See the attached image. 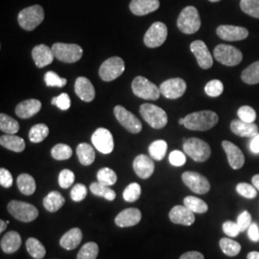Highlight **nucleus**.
<instances>
[{
    "label": "nucleus",
    "instance_id": "09e8293b",
    "mask_svg": "<svg viewBox=\"0 0 259 259\" xmlns=\"http://www.w3.org/2000/svg\"><path fill=\"white\" fill-rule=\"evenodd\" d=\"M236 191L238 194L247 199H254L257 195V189L253 185L246 183H240L236 185Z\"/></svg>",
    "mask_w": 259,
    "mask_h": 259
},
{
    "label": "nucleus",
    "instance_id": "680f3d73",
    "mask_svg": "<svg viewBox=\"0 0 259 259\" xmlns=\"http://www.w3.org/2000/svg\"><path fill=\"white\" fill-rule=\"evenodd\" d=\"M250 149L253 154H259V134L250 140Z\"/></svg>",
    "mask_w": 259,
    "mask_h": 259
},
{
    "label": "nucleus",
    "instance_id": "dca6fc26",
    "mask_svg": "<svg viewBox=\"0 0 259 259\" xmlns=\"http://www.w3.org/2000/svg\"><path fill=\"white\" fill-rule=\"evenodd\" d=\"M190 50L203 69H208L213 65V58L206 45L203 40H195L190 45Z\"/></svg>",
    "mask_w": 259,
    "mask_h": 259
},
{
    "label": "nucleus",
    "instance_id": "9d476101",
    "mask_svg": "<svg viewBox=\"0 0 259 259\" xmlns=\"http://www.w3.org/2000/svg\"><path fill=\"white\" fill-rule=\"evenodd\" d=\"M125 63L119 57H111L106 60L99 68V76L105 82H111L123 74Z\"/></svg>",
    "mask_w": 259,
    "mask_h": 259
},
{
    "label": "nucleus",
    "instance_id": "bf43d9fd",
    "mask_svg": "<svg viewBox=\"0 0 259 259\" xmlns=\"http://www.w3.org/2000/svg\"><path fill=\"white\" fill-rule=\"evenodd\" d=\"M248 236L252 242H258L259 227L256 223H251L250 228L248 229Z\"/></svg>",
    "mask_w": 259,
    "mask_h": 259
},
{
    "label": "nucleus",
    "instance_id": "58836bf2",
    "mask_svg": "<svg viewBox=\"0 0 259 259\" xmlns=\"http://www.w3.org/2000/svg\"><path fill=\"white\" fill-rule=\"evenodd\" d=\"M49 135V129L46 124H37L29 132V139L33 143L42 142Z\"/></svg>",
    "mask_w": 259,
    "mask_h": 259
},
{
    "label": "nucleus",
    "instance_id": "3c124183",
    "mask_svg": "<svg viewBox=\"0 0 259 259\" xmlns=\"http://www.w3.org/2000/svg\"><path fill=\"white\" fill-rule=\"evenodd\" d=\"M75 181L74 173L71 170L65 169L61 171L59 175V185L62 188H69L71 185H73Z\"/></svg>",
    "mask_w": 259,
    "mask_h": 259
},
{
    "label": "nucleus",
    "instance_id": "de8ad7c7",
    "mask_svg": "<svg viewBox=\"0 0 259 259\" xmlns=\"http://www.w3.org/2000/svg\"><path fill=\"white\" fill-rule=\"evenodd\" d=\"M45 82L47 87H58L63 88L67 83V80L65 78H61L54 71H48L45 75Z\"/></svg>",
    "mask_w": 259,
    "mask_h": 259
},
{
    "label": "nucleus",
    "instance_id": "ea45409f",
    "mask_svg": "<svg viewBox=\"0 0 259 259\" xmlns=\"http://www.w3.org/2000/svg\"><path fill=\"white\" fill-rule=\"evenodd\" d=\"M219 244L223 252L228 256H236L241 251L240 244L230 238H222Z\"/></svg>",
    "mask_w": 259,
    "mask_h": 259
},
{
    "label": "nucleus",
    "instance_id": "f8f14e48",
    "mask_svg": "<svg viewBox=\"0 0 259 259\" xmlns=\"http://www.w3.org/2000/svg\"><path fill=\"white\" fill-rule=\"evenodd\" d=\"M113 113L121 125L132 134H139L142 130V124L139 118L123 106H116Z\"/></svg>",
    "mask_w": 259,
    "mask_h": 259
},
{
    "label": "nucleus",
    "instance_id": "9b49d317",
    "mask_svg": "<svg viewBox=\"0 0 259 259\" xmlns=\"http://www.w3.org/2000/svg\"><path fill=\"white\" fill-rule=\"evenodd\" d=\"M168 30L167 26L162 23L157 21L153 23L147 32L144 35V44L147 47L150 48H156V47L162 46L166 40Z\"/></svg>",
    "mask_w": 259,
    "mask_h": 259
},
{
    "label": "nucleus",
    "instance_id": "a211bd4d",
    "mask_svg": "<svg viewBox=\"0 0 259 259\" xmlns=\"http://www.w3.org/2000/svg\"><path fill=\"white\" fill-rule=\"evenodd\" d=\"M222 146L227 154L229 163L232 169L238 170L242 168L245 163V157L240 148L228 140L223 141Z\"/></svg>",
    "mask_w": 259,
    "mask_h": 259
},
{
    "label": "nucleus",
    "instance_id": "13d9d810",
    "mask_svg": "<svg viewBox=\"0 0 259 259\" xmlns=\"http://www.w3.org/2000/svg\"><path fill=\"white\" fill-rule=\"evenodd\" d=\"M13 176L7 169H0V185L4 188H10L13 185Z\"/></svg>",
    "mask_w": 259,
    "mask_h": 259
},
{
    "label": "nucleus",
    "instance_id": "423d86ee",
    "mask_svg": "<svg viewBox=\"0 0 259 259\" xmlns=\"http://www.w3.org/2000/svg\"><path fill=\"white\" fill-rule=\"evenodd\" d=\"M132 90L136 96L145 100H157L161 94L159 88L143 76H138L134 79Z\"/></svg>",
    "mask_w": 259,
    "mask_h": 259
},
{
    "label": "nucleus",
    "instance_id": "2f4dec72",
    "mask_svg": "<svg viewBox=\"0 0 259 259\" xmlns=\"http://www.w3.org/2000/svg\"><path fill=\"white\" fill-rule=\"evenodd\" d=\"M17 184H18L19 191L22 194L27 195V196L34 194L36 191V188H37L35 179L29 174L19 175Z\"/></svg>",
    "mask_w": 259,
    "mask_h": 259
},
{
    "label": "nucleus",
    "instance_id": "cd10ccee",
    "mask_svg": "<svg viewBox=\"0 0 259 259\" xmlns=\"http://www.w3.org/2000/svg\"><path fill=\"white\" fill-rule=\"evenodd\" d=\"M0 246L4 252L14 253L21 246V237L17 232H9L2 237Z\"/></svg>",
    "mask_w": 259,
    "mask_h": 259
},
{
    "label": "nucleus",
    "instance_id": "4d7b16f0",
    "mask_svg": "<svg viewBox=\"0 0 259 259\" xmlns=\"http://www.w3.org/2000/svg\"><path fill=\"white\" fill-rule=\"evenodd\" d=\"M237 225L240 229L241 232H245L246 230H248L251 225V215L249 211L245 210L241 213L240 215L237 218Z\"/></svg>",
    "mask_w": 259,
    "mask_h": 259
},
{
    "label": "nucleus",
    "instance_id": "c756f323",
    "mask_svg": "<svg viewBox=\"0 0 259 259\" xmlns=\"http://www.w3.org/2000/svg\"><path fill=\"white\" fill-rule=\"evenodd\" d=\"M65 200L64 196L58 191H52L45 197L44 199V206L49 212L58 211L64 204Z\"/></svg>",
    "mask_w": 259,
    "mask_h": 259
},
{
    "label": "nucleus",
    "instance_id": "4be33fe9",
    "mask_svg": "<svg viewBox=\"0 0 259 259\" xmlns=\"http://www.w3.org/2000/svg\"><path fill=\"white\" fill-rule=\"evenodd\" d=\"M75 93L84 102H92L95 97V90L92 82L85 77H79L75 82Z\"/></svg>",
    "mask_w": 259,
    "mask_h": 259
},
{
    "label": "nucleus",
    "instance_id": "8fccbe9b",
    "mask_svg": "<svg viewBox=\"0 0 259 259\" xmlns=\"http://www.w3.org/2000/svg\"><path fill=\"white\" fill-rule=\"evenodd\" d=\"M239 119L248 123H253L256 119V111L250 106H242L237 111Z\"/></svg>",
    "mask_w": 259,
    "mask_h": 259
},
{
    "label": "nucleus",
    "instance_id": "c9c22d12",
    "mask_svg": "<svg viewBox=\"0 0 259 259\" xmlns=\"http://www.w3.org/2000/svg\"><path fill=\"white\" fill-rule=\"evenodd\" d=\"M18 121L5 113L0 114V130L7 135H15L19 131Z\"/></svg>",
    "mask_w": 259,
    "mask_h": 259
},
{
    "label": "nucleus",
    "instance_id": "6ab92c4d",
    "mask_svg": "<svg viewBox=\"0 0 259 259\" xmlns=\"http://www.w3.org/2000/svg\"><path fill=\"white\" fill-rule=\"evenodd\" d=\"M136 174L143 180H146L153 175L155 171V163L152 157L146 155H139L135 158L133 163Z\"/></svg>",
    "mask_w": 259,
    "mask_h": 259
},
{
    "label": "nucleus",
    "instance_id": "ddd939ff",
    "mask_svg": "<svg viewBox=\"0 0 259 259\" xmlns=\"http://www.w3.org/2000/svg\"><path fill=\"white\" fill-rule=\"evenodd\" d=\"M182 179L185 185L196 194H206L210 190V184L208 180L197 172H185Z\"/></svg>",
    "mask_w": 259,
    "mask_h": 259
},
{
    "label": "nucleus",
    "instance_id": "bb28decb",
    "mask_svg": "<svg viewBox=\"0 0 259 259\" xmlns=\"http://www.w3.org/2000/svg\"><path fill=\"white\" fill-rule=\"evenodd\" d=\"M83 239V233L80 229L73 228L65 232L60 239V245L65 250H72L76 249Z\"/></svg>",
    "mask_w": 259,
    "mask_h": 259
},
{
    "label": "nucleus",
    "instance_id": "f03ea898",
    "mask_svg": "<svg viewBox=\"0 0 259 259\" xmlns=\"http://www.w3.org/2000/svg\"><path fill=\"white\" fill-rule=\"evenodd\" d=\"M201 18L194 6H187L183 10L178 18L177 25L184 34L192 35L201 27Z\"/></svg>",
    "mask_w": 259,
    "mask_h": 259
},
{
    "label": "nucleus",
    "instance_id": "f3484780",
    "mask_svg": "<svg viewBox=\"0 0 259 259\" xmlns=\"http://www.w3.org/2000/svg\"><path fill=\"white\" fill-rule=\"evenodd\" d=\"M216 33L218 37L227 41L243 40L249 36L248 29L234 25H220L217 28Z\"/></svg>",
    "mask_w": 259,
    "mask_h": 259
},
{
    "label": "nucleus",
    "instance_id": "b1692460",
    "mask_svg": "<svg viewBox=\"0 0 259 259\" xmlns=\"http://www.w3.org/2000/svg\"><path fill=\"white\" fill-rule=\"evenodd\" d=\"M141 220V212L138 208H127L121 211L115 218V224L119 228H129L138 225Z\"/></svg>",
    "mask_w": 259,
    "mask_h": 259
},
{
    "label": "nucleus",
    "instance_id": "4468645a",
    "mask_svg": "<svg viewBox=\"0 0 259 259\" xmlns=\"http://www.w3.org/2000/svg\"><path fill=\"white\" fill-rule=\"evenodd\" d=\"M160 93L168 99H178L185 94L186 83L182 78H172L159 85Z\"/></svg>",
    "mask_w": 259,
    "mask_h": 259
},
{
    "label": "nucleus",
    "instance_id": "052dcab7",
    "mask_svg": "<svg viewBox=\"0 0 259 259\" xmlns=\"http://www.w3.org/2000/svg\"><path fill=\"white\" fill-rule=\"evenodd\" d=\"M180 259H204V255L196 250H191V251H187L184 253Z\"/></svg>",
    "mask_w": 259,
    "mask_h": 259
},
{
    "label": "nucleus",
    "instance_id": "412c9836",
    "mask_svg": "<svg viewBox=\"0 0 259 259\" xmlns=\"http://www.w3.org/2000/svg\"><path fill=\"white\" fill-rule=\"evenodd\" d=\"M32 57L37 67L42 68L47 65L52 64L55 56L52 48L47 47L46 45H38L34 47L32 50Z\"/></svg>",
    "mask_w": 259,
    "mask_h": 259
},
{
    "label": "nucleus",
    "instance_id": "c85d7f7f",
    "mask_svg": "<svg viewBox=\"0 0 259 259\" xmlns=\"http://www.w3.org/2000/svg\"><path fill=\"white\" fill-rule=\"evenodd\" d=\"M0 144L10 151L20 153L25 149V141L15 135H4L0 138Z\"/></svg>",
    "mask_w": 259,
    "mask_h": 259
},
{
    "label": "nucleus",
    "instance_id": "a18cd8bd",
    "mask_svg": "<svg viewBox=\"0 0 259 259\" xmlns=\"http://www.w3.org/2000/svg\"><path fill=\"white\" fill-rule=\"evenodd\" d=\"M140 194H141L140 185L137 183H132L125 188L123 192V198L125 201L129 203H134L139 200Z\"/></svg>",
    "mask_w": 259,
    "mask_h": 259
},
{
    "label": "nucleus",
    "instance_id": "c03bdc74",
    "mask_svg": "<svg viewBox=\"0 0 259 259\" xmlns=\"http://www.w3.org/2000/svg\"><path fill=\"white\" fill-rule=\"evenodd\" d=\"M240 8L245 14L259 19V0H241Z\"/></svg>",
    "mask_w": 259,
    "mask_h": 259
},
{
    "label": "nucleus",
    "instance_id": "aec40b11",
    "mask_svg": "<svg viewBox=\"0 0 259 259\" xmlns=\"http://www.w3.org/2000/svg\"><path fill=\"white\" fill-rule=\"evenodd\" d=\"M169 219L171 222L183 226H191L195 222L194 213L188 209L185 204L176 205L169 212Z\"/></svg>",
    "mask_w": 259,
    "mask_h": 259
},
{
    "label": "nucleus",
    "instance_id": "603ef678",
    "mask_svg": "<svg viewBox=\"0 0 259 259\" xmlns=\"http://www.w3.org/2000/svg\"><path fill=\"white\" fill-rule=\"evenodd\" d=\"M51 104L55 105L62 111H67L71 106V100L67 93H62L59 96L52 98Z\"/></svg>",
    "mask_w": 259,
    "mask_h": 259
},
{
    "label": "nucleus",
    "instance_id": "f704fd0d",
    "mask_svg": "<svg viewBox=\"0 0 259 259\" xmlns=\"http://www.w3.org/2000/svg\"><path fill=\"white\" fill-rule=\"evenodd\" d=\"M184 204L193 213L203 214L208 210L207 204L194 196H187L184 200Z\"/></svg>",
    "mask_w": 259,
    "mask_h": 259
},
{
    "label": "nucleus",
    "instance_id": "393cba45",
    "mask_svg": "<svg viewBox=\"0 0 259 259\" xmlns=\"http://www.w3.org/2000/svg\"><path fill=\"white\" fill-rule=\"evenodd\" d=\"M158 8V0H132L130 3V10L136 16H146Z\"/></svg>",
    "mask_w": 259,
    "mask_h": 259
},
{
    "label": "nucleus",
    "instance_id": "49530a36",
    "mask_svg": "<svg viewBox=\"0 0 259 259\" xmlns=\"http://www.w3.org/2000/svg\"><path fill=\"white\" fill-rule=\"evenodd\" d=\"M204 92L210 97H218L224 92V84L220 80H211L205 84Z\"/></svg>",
    "mask_w": 259,
    "mask_h": 259
},
{
    "label": "nucleus",
    "instance_id": "774afa93",
    "mask_svg": "<svg viewBox=\"0 0 259 259\" xmlns=\"http://www.w3.org/2000/svg\"><path fill=\"white\" fill-rule=\"evenodd\" d=\"M210 2H218V1H220V0H209Z\"/></svg>",
    "mask_w": 259,
    "mask_h": 259
},
{
    "label": "nucleus",
    "instance_id": "0eeeda50",
    "mask_svg": "<svg viewBox=\"0 0 259 259\" xmlns=\"http://www.w3.org/2000/svg\"><path fill=\"white\" fill-rule=\"evenodd\" d=\"M52 50L56 59L66 64L76 63L83 56L82 47L75 44L57 42L53 45Z\"/></svg>",
    "mask_w": 259,
    "mask_h": 259
},
{
    "label": "nucleus",
    "instance_id": "1a4fd4ad",
    "mask_svg": "<svg viewBox=\"0 0 259 259\" xmlns=\"http://www.w3.org/2000/svg\"><path fill=\"white\" fill-rule=\"evenodd\" d=\"M8 211L21 222H32L38 216V210L35 205L20 201H11L8 204Z\"/></svg>",
    "mask_w": 259,
    "mask_h": 259
},
{
    "label": "nucleus",
    "instance_id": "4c0bfd02",
    "mask_svg": "<svg viewBox=\"0 0 259 259\" xmlns=\"http://www.w3.org/2000/svg\"><path fill=\"white\" fill-rule=\"evenodd\" d=\"M167 152V142L165 140L159 139L152 142L149 146L150 157L156 160H161L165 157Z\"/></svg>",
    "mask_w": 259,
    "mask_h": 259
},
{
    "label": "nucleus",
    "instance_id": "79ce46f5",
    "mask_svg": "<svg viewBox=\"0 0 259 259\" xmlns=\"http://www.w3.org/2000/svg\"><path fill=\"white\" fill-rule=\"evenodd\" d=\"M97 180L102 185L111 186V185H115V183L117 181V176H116L115 172L113 170H111V168L105 167L97 172Z\"/></svg>",
    "mask_w": 259,
    "mask_h": 259
},
{
    "label": "nucleus",
    "instance_id": "5701e85b",
    "mask_svg": "<svg viewBox=\"0 0 259 259\" xmlns=\"http://www.w3.org/2000/svg\"><path fill=\"white\" fill-rule=\"evenodd\" d=\"M232 133L242 138H253L258 135V127L254 123H248L241 119H234L231 123Z\"/></svg>",
    "mask_w": 259,
    "mask_h": 259
},
{
    "label": "nucleus",
    "instance_id": "37998d69",
    "mask_svg": "<svg viewBox=\"0 0 259 259\" xmlns=\"http://www.w3.org/2000/svg\"><path fill=\"white\" fill-rule=\"evenodd\" d=\"M51 156L57 160H65L72 156V149L66 144H57L51 150Z\"/></svg>",
    "mask_w": 259,
    "mask_h": 259
},
{
    "label": "nucleus",
    "instance_id": "39448f33",
    "mask_svg": "<svg viewBox=\"0 0 259 259\" xmlns=\"http://www.w3.org/2000/svg\"><path fill=\"white\" fill-rule=\"evenodd\" d=\"M184 151L197 162H204L211 156L210 146L202 139L191 138L184 143Z\"/></svg>",
    "mask_w": 259,
    "mask_h": 259
},
{
    "label": "nucleus",
    "instance_id": "20e7f679",
    "mask_svg": "<svg viewBox=\"0 0 259 259\" xmlns=\"http://www.w3.org/2000/svg\"><path fill=\"white\" fill-rule=\"evenodd\" d=\"M45 11L39 5H33L19 12L18 21L19 26L26 30L33 31L44 21Z\"/></svg>",
    "mask_w": 259,
    "mask_h": 259
},
{
    "label": "nucleus",
    "instance_id": "864d4df0",
    "mask_svg": "<svg viewBox=\"0 0 259 259\" xmlns=\"http://www.w3.org/2000/svg\"><path fill=\"white\" fill-rule=\"evenodd\" d=\"M87 195H88V188L85 185H82V184L75 185L70 192L71 199L74 202L83 201V199L87 197Z\"/></svg>",
    "mask_w": 259,
    "mask_h": 259
},
{
    "label": "nucleus",
    "instance_id": "a19ab883",
    "mask_svg": "<svg viewBox=\"0 0 259 259\" xmlns=\"http://www.w3.org/2000/svg\"><path fill=\"white\" fill-rule=\"evenodd\" d=\"M99 252L98 245L94 242L85 243L77 254V259H96Z\"/></svg>",
    "mask_w": 259,
    "mask_h": 259
},
{
    "label": "nucleus",
    "instance_id": "338daca9",
    "mask_svg": "<svg viewBox=\"0 0 259 259\" xmlns=\"http://www.w3.org/2000/svg\"><path fill=\"white\" fill-rule=\"evenodd\" d=\"M184 123H185V118H181V119L179 120V124H180V125H184Z\"/></svg>",
    "mask_w": 259,
    "mask_h": 259
},
{
    "label": "nucleus",
    "instance_id": "7ed1b4c3",
    "mask_svg": "<svg viewBox=\"0 0 259 259\" xmlns=\"http://www.w3.org/2000/svg\"><path fill=\"white\" fill-rule=\"evenodd\" d=\"M139 112L142 118L154 129H162L168 122L166 111L154 104H142Z\"/></svg>",
    "mask_w": 259,
    "mask_h": 259
},
{
    "label": "nucleus",
    "instance_id": "0e129e2a",
    "mask_svg": "<svg viewBox=\"0 0 259 259\" xmlns=\"http://www.w3.org/2000/svg\"><path fill=\"white\" fill-rule=\"evenodd\" d=\"M247 259H259L258 251H250L247 255Z\"/></svg>",
    "mask_w": 259,
    "mask_h": 259
},
{
    "label": "nucleus",
    "instance_id": "72a5a7b5",
    "mask_svg": "<svg viewBox=\"0 0 259 259\" xmlns=\"http://www.w3.org/2000/svg\"><path fill=\"white\" fill-rule=\"evenodd\" d=\"M241 79L244 83L255 84L259 83V61L245 68L241 74Z\"/></svg>",
    "mask_w": 259,
    "mask_h": 259
},
{
    "label": "nucleus",
    "instance_id": "473e14b6",
    "mask_svg": "<svg viewBox=\"0 0 259 259\" xmlns=\"http://www.w3.org/2000/svg\"><path fill=\"white\" fill-rule=\"evenodd\" d=\"M26 249L29 254L35 259H42L47 254V250L45 246L36 239V238H29L26 241Z\"/></svg>",
    "mask_w": 259,
    "mask_h": 259
},
{
    "label": "nucleus",
    "instance_id": "a878e982",
    "mask_svg": "<svg viewBox=\"0 0 259 259\" xmlns=\"http://www.w3.org/2000/svg\"><path fill=\"white\" fill-rule=\"evenodd\" d=\"M41 109V103L37 99H28L19 103L16 108V114L19 118L28 119L37 114Z\"/></svg>",
    "mask_w": 259,
    "mask_h": 259
},
{
    "label": "nucleus",
    "instance_id": "2eb2a0df",
    "mask_svg": "<svg viewBox=\"0 0 259 259\" xmlns=\"http://www.w3.org/2000/svg\"><path fill=\"white\" fill-rule=\"evenodd\" d=\"M93 146L102 154H110L114 148V142L111 132L105 128H99L93 133L92 137Z\"/></svg>",
    "mask_w": 259,
    "mask_h": 259
},
{
    "label": "nucleus",
    "instance_id": "6e6d98bb",
    "mask_svg": "<svg viewBox=\"0 0 259 259\" xmlns=\"http://www.w3.org/2000/svg\"><path fill=\"white\" fill-rule=\"evenodd\" d=\"M223 232L230 237H235L240 233L241 231L237 223L227 221L223 224Z\"/></svg>",
    "mask_w": 259,
    "mask_h": 259
},
{
    "label": "nucleus",
    "instance_id": "6e6552de",
    "mask_svg": "<svg viewBox=\"0 0 259 259\" xmlns=\"http://www.w3.org/2000/svg\"><path fill=\"white\" fill-rule=\"evenodd\" d=\"M214 58L227 66H235L239 65L243 60V54L236 47L229 45H219L214 48Z\"/></svg>",
    "mask_w": 259,
    "mask_h": 259
},
{
    "label": "nucleus",
    "instance_id": "7c9ffc66",
    "mask_svg": "<svg viewBox=\"0 0 259 259\" xmlns=\"http://www.w3.org/2000/svg\"><path fill=\"white\" fill-rule=\"evenodd\" d=\"M76 153L81 164H83L84 166H89L93 164L95 159V152L92 145L88 143H81L76 149Z\"/></svg>",
    "mask_w": 259,
    "mask_h": 259
},
{
    "label": "nucleus",
    "instance_id": "69168bd1",
    "mask_svg": "<svg viewBox=\"0 0 259 259\" xmlns=\"http://www.w3.org/2000/svg\"><path fill=\"white\" fill-rule=\"evenodd\" d=\"M8 224H9V221H3V220L0 221V232L1 233L7 229V225Z\"/></svg>",
    "mask_w": 259,
    "mask_h": 259
},
{
    "label": "nucleus",
    "instance_id": "f257e3e1",
    "mask_svg": "<svg viewBox=\"0 0 259 259\" xmlns=\"http://www.w3.org/2000/svg\"><path fill=\"white\" fill-rule=\"evenodd\" d=\"M218 121L219 117L214 111H195L185 116L184 126L186 129L205 132L212 129Z\"/></svg>",
    "mask_w": 259,
    "mask_h": 259
},
{
    "label": "nucleus",
    "instance_id": "e433bc0d",
    "mask_svg": "<svg viewBox=\"0 0 259 259\" xmlns=\"http://www.w3.org/2000/svg\"><path fill=\"white\" fill-rule=\"evenodd\" d=\"M90 190L93 195L105 198L108 201H113L116 197V193L114 192V190L110 188V186L102 185L99 182L92 184L90 186Z\"/></svg>",
    "mask_w": 259,
    "mask_h": 259
},
{
    "label": "nucleus",
    "instance_id": "e2e57ef3",
    "mask_svg": "<svg viewBox=\"0 0 259 259\" xmlns=\"http://www.w3.org/2000/svg\"><path fill=\"white\" fill-rule=\"evenodd\" d=\"M251 182H252V185L253 186L257 189L259 191V174L257 175H254L251 179Z\"/></svg>",
    "mask_w": 259,
    "mask_h": 259
},
{
    "label": "nucleus",
    "instance_id": "5fc2aeb1",
    "mask_svg": "<svg viewBox=\"0 0 259 259\" xmlns=\"http://www.w3.org/2000/svg\"><path fill=\"white\" fill-rule=\"evenodd\" d=\"M169 161L173 166H183L186 162V157H185V155L183 152L175 150V151L170 153Z\"/></svg>",
    "mask_w": 259,
    "mask_h": 259
}]
</instances>
